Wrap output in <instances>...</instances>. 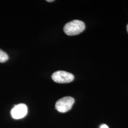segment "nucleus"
<instances>
[{"label":"nucleus","mask_w":128,"mask_h":128,"mask_svg":"<svg viewBox=\"0 0 128 128\" xmlns=\"http://www.w3.org/2000/svg\"><path fill=\"white\" fill-rule=\"evenodd\" d=\"M74 102V98L70 96H66L61 98L56 102V108L60 112H66L71 110Z\"/></svg>","instance_id":"nucleus-2"},{"label":"nucleus","mask_w":128,"mask_h":128,"mask_svg":"<svg viewBox=\"0 0 128 128\" xmlns=\"http://www.w3.org/2000/svg\"><path fill=\"white\" fill-rule=\"evenodd\" d=\"M9 60V56L4 51L0 49V63H4Z\"/></svg>","instance_id":"nucleus-5"},{"label":"nucleus","mask_w":128,"mask_h":128,"mask_svg":"<svg viewBox=\"0 0 128 128\" xmlns=\"http://www.w3.org/2000/svg\"><path fill=\"white\" fill-rule=\"evenodd\" d=\"M100 128H109L108 127V126L106 125V124H102V125H101Z\"/></svg>","instance_id":"nucleus-6"},{"label":"nucleus","mask_w":128,"mask_h":128,"mask_svg":"<svg viewBox=\"0 0 128 128\" xmlns=\"http://www.w3.org/2000/svg\"><path fill=\"white\" fill-rule=\"evenodd\" d=\"M52 78L55 82L64 84L73 81L74 76L72 74L66 71H58L52 74Z\"/></svg>","instance_id":"nucleus-3"},{"label":"nucleus","mask_w":128,"mask_h":128,"mask_svg":"<svg viewBox=\"0 0 128 128\" xmlns=\"http://www.w3.org/2000/svg\"><path fill=\"white\" fill-rule=\"evenodd\" d=\"M27 112V106L25 104H20L14 106L11 110V115L14 119H20L24 117Z\"/></svg>","instance_id":"nucleus-4"},{"label":"nucleus","mask_w":128,"mask_h":128,"mask_svg":"<svg viewBox=\"0 0 128 128\" xmlns=\"http://www.w3.org/2000/svg\"><path fill=\"white\" fill-rule=\"evenodd\" d=\"M85 24L80 20H73L66 23L64 27V33L69 36L76 35L85 29Z\"/></svg>","instance_id":"nucleus-1"},{"label":"nucleus","mask_w":128,"mask_h":128,"mask_svg":"<svg viewBox=\"0 0 128 128\" xmlns=\"http://www.w3.org/2000/svg\"><path fill=\"white\" fill-rule=\"evenodd\" d=\"M46 1H47V2H54V0H47Z\"/></svg>","instance_id":"nucleus-7"},{"label":"nucleus","mask_w":128,"mask_h":128,"mask_svg":"<svg viewBox=\"0 0 128 128\" xmlns=\"http://www.w3.org/2000/svg\"><path fill=\"white\" fill-rule=\"evenodd\" d=\"M127 32H128V24L127 25Z\"/></svg>","instance_id":"nucleus-8"}]
</instances>
